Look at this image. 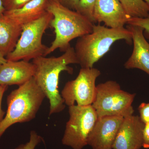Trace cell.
Masks as SVG:
<instances>
[{"label": "cell", "instance_id": "obj_8", "mask_svg": "<svg viewBox=\"0 0 149 149\" xmlns=\"http://www.w3.org/2000/svg\"><path fill=\"white\" fill-rule=\"evenodd\" d=\"M101 72L97 68H81L74 80L65 83L61 92L65 104L70 107L91 105L95 98L96 80Z\"/></svg>", "mask_w": 149, "mask_h": 149}, {"label": "cell", "instance_id": "obj_19", "mask_svg": "<svg viewBox=\"0 0 149 149\" xmlns=\"http://www.w3.org/2000/svg\"><path fill=\"white\" fill-rule=\"evenodd\" d=\"M127 24L142 27L144 29L146 37L149 39V16L144 18L131 17L128 20Z\"/></svg>", "mask_w": 149, "mask_h": 149}, {"label": "cell", "instance_id": "obj_10", "mask_svg": "<svg viewBox=\"0 0 149 149\" xmlns=\"http://www.w3.org/2000/svg\"><path fill=\"white\" fill-rule=\"evenodd\" d=\"M144 125L139 116L132 115L123 118L112 149H141Z\"/></svg>", "mask_w": 149, "mask_h": 149}, {"label": "cell", "instance_id": "obj_24", "mask_svg": "<svg viewBox=\"0 0 149 149\" xmlns=\"http://www.w3.org/2000/svg\"><path fill=\"white\" fill-rule=\"evenodd\" d=\"M8 86L0 85V123L2 120L5 115V112L2 109V101L4 93L7 90Z\"/></svg>", "mask_w": 149, "mask_h": 149}, {"label": "cell", "instance_id": "obj_11", "mask_svg": "<svg viewBox=\"0 0 149 149\" xmlns=\"http://www.w3.org/2000/svg\"><path fill=\"white\" fill-rule=\"evenodd\" d=\"M130 18L119 0L96 1L94 11L95 23L103 22L109 28H123Z\"/></svg>", "mask_w": 149, "mask_h": 149}, {"label": "cell", "instance_id": "obj_1", "mask_svg": "<svg viewBox=\"0 0 149 149\" xmlns=\"http://www.w3.org/2000/svg\"><path fill=\"white\" fill-rule=\"evenodd\" d=\"M32 63L35 66L33 78L49 102V116L62 111L65 104L58 91L59 79L63 71L73 73V68L69 65L78 64L74 47H70L59 56H42L33 59Z\"/></svg>", "mask_w": 149, "mask_h": 149}, {"label": "cell", "instance_id": "obj_23", "mask_svg": "<svg viewBox=\"0 0 149 149\" xmlns=\"http://www.w3.org/2000/svg\"><path fill=\"white\" fill-rule=\"evenodd\" d=\"M80 0H59V3L62 6L73 10H76Z\"/></svg>", "mask_w": 149, "mask_h": 149}, {"label": "cell", "instance_id": "obj_16", "mask_svg": "<svg viewBox=\"0 0 149 149\" xmlns=\"http://www.w3.org/2000/svg\"><path fill=\"white\" fill-rule=\"evenodd\" d=\"M131 17L144 18L149 16V7L143 0H119Z\"/></svg>", "mask_w": 149, "mask_h": 149}, {"label": "cell", "instance_id": "obj_18", "mask_svg": "<svg viewBox=\"0 0 149 149\" xmlns=\"http://www.w3.org/2000/svg\"><path fill=\"white\" fill-rule=\"evenodd\" d=\"M42 141V137L35 130H32L30 133L29 141L26 143L21 144L14 149H35Z\"/></svg>", "mask_w": 149, "mask_h": 149}, {"label": "cell", "instance_id": "obj_21", "mask_svg": "<svg viewBox=\"0 0 149 149\" xmlns=\"http://www.w3.org/2000/svg\"><path fill=\"white\" fill-rule=\"evenodd\" d=\"M141 120L144 123L149 122V102L142 103L138 108Z\"/></svg>", "mask_w": 149, "mask_h": 149}, {"label": "cell", "instance_id": "obj_28", "mask_svg": "<svg viewBox=\"0 0 149 149\" xmlns=\"http://www.w3.org/2000/svg\"><path fill=\"white\" fill-rule=\"evenodd\" d=\"M143 1L145 2L146 3L147 5L149 7V0H143Z\"/></svg>", "mask_w": 149, "mask_h": 149}, {"label": "cell", "instance_id": "obj_14", "mask_svg": "<svg viewBox=\"0 0 149 149\" xmlns=\"http://www.w3.org/2000/svg\"><path fill=\"white\" fill-rule=\"evenodd\" d=\"M49 0H32L21 8L5 11L4 15L19 26L35 21L47 12Z\"/></svg>", "mask_w": 149, "mask_h": 149}, {"label": "cell", "instance_id": "obj_5", "mask_svg": "<svg viewBox=\"0 0 149 149\" xmlns=\"http://www.w3.org/2000/svg\"><path fill=\"white\" fill-rule=\"evenodd\" d=\"M136 95L122 90L116 81L109 80L96 86L95 98L92 105L98 118H124L134 113L132 104Z\"/></svg>", "mask_w": 149, "mask_h": 149}, {"label": "cell", "instance_id": "obj_7", "mask_svg": "<svg viewBox=\"0 0 149 149\" xmlns=\"http://www.w3.org/2000/svg\"><path fill=\"white\" fill-rule=\"evenodd\" d=\"M69 118L65 125L62 143L72 149H82L88 145V140L98 116L91 105L68 107Z\"/></svg>", "mask_w": 149, "mask_h": 149}, {"label": "cell", "instance_id": "obj_2", "mask_svg": "<svg viewBox=\"0 0 149 149\" xmlns=\"http://www.w3.org/2000/svg\"><path fill=\"white\" fill-rule=\"evenodd\" d=\"M132 42L131 32L125 27L111 28L94 24L93 31L78 38L74 46L75 55L81 68H93L94 64L110 50L116 41Z\"/></svg>", "mask_w": 149, "mask_h": 149}, {"label": "cell", "instance_id": "obj_6", "mask_svg": "<svg viewBox=\"0 0 149 149\" xmlns=\"http://www.w3.org/2000/svg\"><path fill=\"white\" fill-rule=\"evenodd\" d=\"M53 17L52 13L47 11L40 18L24 25L16 47L6 57L7 60L29 61L45 56L48 47L43 44L42 39L50 26Z\"/></svg>", "mask_w": 149, "mask_h": 149}, {"label": "cell", "instance_id": "obj_17", "mask_svg": "<svg viewBox=\"0 0 149 149\" xmlns=\"http://www.w3.org/2000/svg\"><path fill=\"white\" fill-rule=\"evenodd\" d=\"M97 0H80L76 10L85 17L93 24H95L94 11Z\"/></svg>", "mask_w": 149, "mask_h": 149}, {"label": "cell", "instance_id": "obj_22", "mask_svg": "<svg viewBox=\"0 0 149 149\" xmlns=\"http://www.w3.org/2000/svg\"><path fill=\"white\" fill-rule=\"evenodd\" d=\"M143 147L149 148V122L145 123L143 129Z\"/></svg>", "mask_w": 149, "mask_h": 149}, {"label": "cell", "instance_id": "obj_25", "mask_svg": "<svg viewBox=\"0 0 149 149\" xmlns=\"http://www.w3.org/2000/svg\"><path fill=\"white\" fill-rule=\"evenodd\" d=\"M5 11V9L3 6L2 0H0V15L4 14Z\"/></svg>", "mask_w": 149, "mask_h": 149}, {"label": "cell", "instance_id": "obj_26", "mask_svg": "<svg viewBox=\"0 0 149 149\" xmlns=\"http://www.w3.org/2000/svg\"><path fill=\"white\" fill-rule=\"evenodd\" d=\"M6 59L0 54V66L7 61Z\"/></svg>", "mask_w": 149, "mask_h": 149}, {"label": "cell", "instance_id": "obj_20", "mask_svg": "<svg viewBox=\"0 0 149 149\" xmlns=\"http://www.w3.org/2000/svg\"><path fill=\"white\" fill-rule=\"evenodd\" d=\"M32 0H2L3 6L6 11L21 8Z\"/></svg>", "mask_w": 149, "mask_h": 149}, {"label": "cell", "instance_id": "obj_13", "mask_svg": "<svg viewBox=\"0 0 149 149\" xmlns=\"http://www.w3.org/2000/svg\"><path fill=\"white\" fill-rule=\"evenodd\" d=\"M35 66L24 60L7 61L0 66V85L21 86L34 77Z\"/></svg>", "mask_w": 149, "mask_h": 149}, {"label": "cell", "instance_id": "obj_3", "mask_svg": "<svg viewBox=\"0 0 149 149\" xmlns=\"http://www.w3.org/2000/svg\"><path fill=\"white\" fill-rule=\"evenodd\" d=\"M47 11L53 16L50 26L54 28L55 37L45 56L58 49L65 52L71 47L72 40L93 31L94 24L76 11L66 8L59 3L49 1Z\"/></svg>", "mask_w": 149, "mask_h": 149}, {"label": "cell", "instance_id": "obj_12", "mask_svg": "<svg viewBox=\"0 0 149 149\" xmlns=\"http://www.w3.org/2000/svg\"><path fill=\"white\" fill-rule=\"evenodd\" d=\"M127 28L132 33L133 49L124 67L127 69L141 70L149 75V43L145 38L144 29L132 25H128Z\"/></svg>", "mask_w": 149, "mask_h": 149}, {"label": "cell", "instance_id": "obj_9", "mask_svg": "<svg viewBox=\"0 0 149 149\" xmlns=\"http://www.w3.org/2000/svg\"><path fill=\"white\" fill-rule=\"evenodd\" d=\"M123 119L120 116L98 118L88 138V146L93 149H112Z\"/></svg>", "mask_w": 149, "mask_h": 149}, {"label": "cell", "instance_id": "obj_4", "mask_svg": "<svg viewBox=\"0 0 149 149\" xmlns=\"http://www.w3.org/2000/svg\"><path fill=\"white\" fill-rule=\"evenodd\" d=\"M45 97L33 77L12 91L7 98L6 113L0 123V139L13 124L33 120Z\"/></svg>", "mask_w": 149, "mask_h": 149}, {"label": "cell", "instance_id": "obj_27", "mask_svg": "<svg viewBox=\"0 0 149 149\" xmlns=\"http://www.w3.org/2000/svg\"><path fill=\"white\" fill-rule=\"evenodd\" d=\"M50 1L55 2L59 3V0H49Z\"/></svg>", "mask_w": 149, "mask_h": 149}, {"label": "cell", "instance_id": "obj_15", "mask_svg": "<svg viewBox=\"0 0 149 149\" xmlns=\"http://www.w3.org/2000/svg\"><path fill=\"white\" fill-rule=\"evenodd\" d=\"M22 27L3 14L0 15V54L6 58L14 49Z\"/></svg>", "mask_w": 149, "mask_h": 149}]
</instances>
